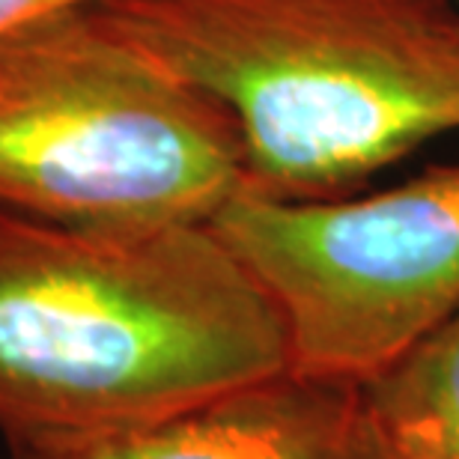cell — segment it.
<instances>
[{
  "label": "cell",
  "mask_w": 459,
  "mask_h": 459,
  "mask_svg": "<svg viewBox=\"0 0 459 459\" xmlns=\"http://www.w3.org/2000/svg\"><path fill=\"white\" fill-rule=\"evenodd\" d=\"M96 0H0V36L18 30V27L36 22L42 15L60 13L69 6H87Z\"/></svg>",
  "instance_id": "obj_7"
},
{
  "label": "cell",
  "mask_w": 459,
  "mask_h": 459,
  "mask_svg": "<svg viewBox=\"0 0 459 459\" xmlns=\"http://www.w3.org/2000/svg\"><path fill=\"white\" fill-rule=\"evenodd\" d=\"M388 459H459V310L361 385Z\"/></svg>",
  "instance_id": "obj_6"
},
{
  "label": "cell",
  "mask_w": 459,
  "mask_h": 459,
  "mask_svg": "<svg viewBox=\"0 0 459 459\" xmlns=\"http://www.w3.org/2000/svg\"><path fill=\"white\" fill-rule=\"evenodd\" d=\"M99 22L212 96L245 188L343 197L459 128L454 0H96Z\"/></svg>",
  "instance_id": "obj_2"
},
{
  "label": "cell",
  "mask_w": 459,
  "mask_h": 459,
  "mask_svg": "<svg viewBox=\"0 0 459 459\" xmlns=\"http://www.w3.org/2000/svg\"><path fill=\"white\" fill-rule=\"evenodd\" d=\"M209 227L272 299L299 376L364 385L459 310V164L364 197L242 188Z\"/></svg>",
  "instance_id": "obj_4"
},
{
  "label": "cell",
  "mask_w": 459,
  "mask_h": 459,
  "mask_svg": "<svg viewBox=\"0 0 459 459\" xmlns=\"http://www.w3.org/2000/svg\"><path fill=\"white\" fill-rule=\"evenodd\" d=\"M9 459H388L361 385L281 373L155 424L75 442L9 445Z\"/></svg>",
  "instance_id": "obj_5"
},
{
  "label": "cell",
  "mask_w": 459,
  "mask_h": 459,
  "mask_svg": "<svg viewBox=\"0 0 459 459\" xmlns=\"http://www.w3.org/2000/svg\"><path fill=\"white\" fill-rule=\"evenodd\" d=\"M290 373L272 299L209 224L75 227L0 206V429L75 442Z\"/></svg>",
  "instance_id": "obj_1"
},
{
  "label": "cell",
  "mask_w": 459,
  "mask_h": 459,
  "mask_svg": "<svg viewBox=\"0 0 459 459\" xmlns=\"http://www.w3.org/2000/svg\"><path fill=\"white\" fill-rule=\"evenodd\" d=\"M242 188L233 117L90 4L0 36V206L105 230L209 224Z\"/></svg>",
  "instance_id": "obj_3"
},
{
  "label": "cell",
  "mask_w": 459,
  "mask_h": 459,
  "mask_svg": "<svg viewBox=\"0 0 459 459\" xmlns=\"http://www.w3.org/2000/svg\"><path fill=\"white\" fill-rule=\"evenodd\" d=\"M454 4H456V6H459V0H454Z\"/></svg>",
  "instance_id": "obj_8"
}]
</instances>
